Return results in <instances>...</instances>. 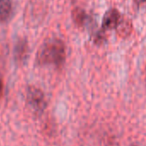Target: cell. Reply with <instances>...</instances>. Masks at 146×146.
I'll use <instances>...</instances> for the list:
<instances>
[{
	"label": "cell",
	"mask_w": 146,
	"mask_h": 146,
	"mask_svg": "<svg viewBox=\"0 0 146 146\" xmlns=\"http://www.w3.org/2000/svg\"><path fill=\"white\" fill-rule=\"evenodd\" d=\"M122 15L120 11L115 8H112L107 10L103 17L102 21V28L105 31H110L113 29H116L118 25L120 24Z\"/></svg>",
	"instance_id": "cell-4"
},
{
	"label": "cell",
	"mask_w": 146,
	"mask_h": 146,
	"mask_svg": "<svg viewBox=\"0 0 146 146\" xmlns=\"http://www.w3.org/2000/svg\"><path fill=\"white\" fill-rule=\"evenodd\" d=\"M13 13V0H0V23L9 21Z\"/></svg>",
	"instance_id": "cell-6"
},
{
	"label": "cell",
	"mask_w": 146,
	"mask_h": 146,
	"mask_svg": "<svg viewBox=\"0 0 146 146\" xmlns=\"http://www.w3.org/2000/svg\"><path fill=\"white\" fill-rule=\"evenodd\" d=\"M27 100L28 104L35 111L42 112L46 107V101L43 92L35 86H30L27 88Z\"/></svg>",
	"instance_id": "cell-3"
},
{
	"label": "cell",
	"mask_w": 146,
	"mask_h": 146,
	"mask_svg": "<svg viewBox=\"0 0 146 146\" xmlns=\"http://www.w3.org/2000/svg\"><path fill=\"white\" fill-rule=\"evenodd\" d=\"M135 1H136V3L138 4H142V3H144L146 2V0H135Z\"/></svg>",
	"instance_id": "cell-10"
},
{
	"label": "cell",
	"mask_w": 146,
	"mask_h": 146,
	"mask_svg": "<svg viewBox=\"0 0 146 146\" xmlns=\"http://www.w3.org/2000/svg\"><path fill=\"white\" fill-rule=\"evenodd\" d=\"M28 54H29V46L27 38H20L16 41L14 46L13 55H14L15 62L18 64L24 63L28 57Z\"/></svg>",
	"instance_id": "cell-5"
},
{
	"label": "cell",
	"mask_w": 146,
	"mask_h": 146,
	"mask_svg": "<svg viewBox=\"0 0 146 146\" xmlns=\"http://www.w3.org/2000/svg\"><path fill=\"white\" fill-rule=\"evenodd\" d=\"M72 19L77 27H82L86 25L89 20V16L83 9L77 7L72 11Z\"/></svg>",
	"instance_id": "cell-7"
},
{
	"label": "cell",
	"mask_w": 146,
	"mask_h": 146,
	"mask_svg": "<svg viewBox=\"0 0 146 146\" xmlns=\"http://www.w3.org/2000/svg\"><path fill=\"white\" fill-rule=\"evenodd\" d=\"M66 45L57 38H51L44 41L38 50L36 62L40 66H55L59 68L66 61Z\"/></svg>",
	"instance_id": "cell-1"
},
{
	"label": "cell",
	"mask_w": 146,
	"mask_h": 146,
	"mask_svg": "<svg viewBox=\"0 0 146 146\" xmlns=\"http://www.w3.org/2000/svg\"><path fill=\"white\" fill-rule=\"evenodd\" d=\"M3 84L2 80L0 79V97L3 95Z\"/></svg>",
	"instance_id": "cell-9"
},
{
	"label": "cell",
	"mask_w": 146,
	"mask_h": 146,
	"mask_svg": "<svg viewBox=\"0 0 146 146\" xmlns=\"http://www.w3.org/2000/svg\"><path fill=\"white\" fill-rule=\"evenodd\" d=\"M132 30H133V24H132L131 21L125 17H122L120 24L118 25V27L116 28L118 34L121 37L126 38L130 35V33H132Z\"/></svg>",
	"instance_id": "cell-8"
},
{
	"label": "cell",
	"mask_w": 146,
	"mask_h": 146,
	"mask_svg": "<svg viewBox=\"0 0 146 146\" xmlns=\"http://www.w3.org/2000/svg\"><path fill=\"white\" fill-rule=\"evenodd\" d=\"M44 11L43 3L40 0H30L25 8L24 20L29 26H37L42 19Z\"/></svg>",
	"instance_id": "cell-2"
}]
</instances>
